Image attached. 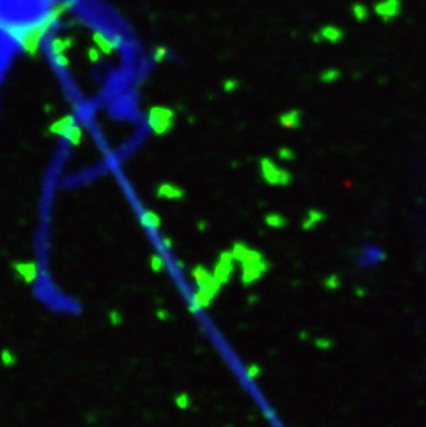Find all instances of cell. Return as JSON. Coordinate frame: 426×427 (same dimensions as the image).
Listing matches in <instances>:
<instances>
[{"label":"cell","instance_id":"1","mask_svg":"<svg viewBox=\"0 0 426 427\" xmlns=\"http://www.w3.org/2000/svg\"><path fill=\"white\" fill-rule=\"evenodd\" d=\"M148 127L154 131L156 136H163L171 133L176 125V112L172 108L156 105L148 109L147 114Z\"/></svg>","mask_w":426,"mask_h":427},{"label":"cell","instance_id":"2","mask_svg":"<svg viewBox=\"0 0 426 427\" xmlns=\"http://www.w3.org/2000/svg\"><path fill=\"white\" fill-rule=\"evenodd\" d=\"M260 173L266 183L273 187H289L292 184V175L287 169L278 166L270 158L260 159Z\"/></svg>","mask_w":426,"mask_h":427},{"label":"cell","instance_id":"3","mask_svg":"<svg viewBox=\"0 0 426 427\" xmlns=\"http://www.w3.org/2000/svg\"><path fill=\"white\" fill-rule=\"evenodd\" d=\"M386 260V252L379 245L367 244L358 254V264L363 268H374L380 266Z\"/></svg>","mask_w":426,"mask_h":427},{"label":"cell","instance_id":"4","mask_svg":"<svg viewBox=\"0 0 426 427\" xmlns=\"http://www.w3.org/2000/svg\"><path fill=\"white\" fill-rule=\"evenodd\" d=\"M374 10L383 21H390L401 13V0H380Z\"/></svg>","mask_w":426,"mask_h":427},{"label":"cell","instance_id":"5","mask_svg":"<svg viewBox=\"0 0 426 427\" xmlns=\"http://www.w3.org/2000/svg\"><path fill=\"white\" fill-rule=\"evenodd\" d=\"M345 39V31L336 25H326L317 33L313 35L314 43H339Z\"/></svg>","mask_w":426,"mask_h":427},{"label":"cell","instance_id":"6","mask_svg":"<svg viewBox=\"0 0 426 427\" xmlns=\"http://www.w3.org/2000/svg\"><path fill=\"white\" fill-rule=\"evenodd\" d=\"M156 197L166 201H181L186 198V191L172 183H162L156 187Z\"/></svg>","mask_w":426,"mask_h":427},{"label":"cell","instance_id":"7","mask_svg":"<svg viewBox=\"0 0 426 427\" xmlns=\"http://www.w3.org/2000/svg\"><path fill=\"white\" fill-rule=\"evenodd\" d=\"M279 125L287 130H296L302 126V112L299 109H289L279 115Z\"/></svg>","mask_w":426,"mask_h":427},{"label":"cell","instance_id":"8","mask_svg":"<svg viewBox=\"0 0 426 427\" xmlns=\"http://www.w3.org/2000/svg\"><path fill=\"white\" fill-rule=\"evenodd\" d=\"M93 40L94 43L100 47V50L104 54H111L112 51L118 50V49H119V43H121V42H119V38L111 39L108 38L107 35L101 33V32H96V33H94Z\"/></svg>","mask_w":426,"mask_h":427},{"label":"cell","instance_id":"9","mask_svg":"<svg viewBox=\"0 0 426 427\" xmlns=\"http://www.w3.org/2000/svg\"><path fill=\"white\" fill-rule=\"evenodd\" d=\"M324 219V214L321 213L320 210H316V209H311L307 212V216L304 219V223H303V227L304 228H311L314 227L317 223H320Z\"/></svg>","mask_w":426,"mask_h":427},{"label":"cell","instance_id":"10","mask_svg":"<svg viewBox=\"0 0 426 427\" xmlns=\"http://www.w3.org/2000/svg\"><path fill=\"white\" fill-rule=\"evenodd\" d=\"M339 77H341V71H339V69L328 68L321 72L320 80H321L323 83H333V82H336Z\"/></svg>","mask_w":426,"mask_h":427},{"label":"cell","instance_id":"11","mask_svg":"<svg viewBox=\"0 0 426 427\" xmlns=\"http://www.w3.org/2000/svg\"><path fill=\"white\" fill-rule=\"evenodd\" d=\"M266 223H267L269 226H271V227H282V226H285L287 220H285V217L281 216V214L270 213L266 216Z\"/></svg>","mask_w":426,"mask_h":427},{"label":"cell","instance_id":"12","mask_svg":"<svg viewBox=\"0 0 426 427\" xmlns=\"http://www.w3.org/2000/svg\"><path fill=\"white\" fill-rule=\"evenodd\" d=\"M351 11H353V16H354L357 21H364V20H367V17H368V8L365 7L364 4H361V3L354 4Z\"/></svg>","mask_w":426,"mask_h":427},{"label":"cell","instance_id":"13","mask_svg":"<svg viewBox=\"0 0 426 427\" xmlns=\"http://www.w3.org/2000/svg\"><path fill=\"white\" fill-rule=\"evenodd\" d=\"M278 158L281 160H284V162H291V160L295 159V151L294 150H291L289 147H281L278 150Z\"/></svg>","mask_w":426,"mask_h":427},{"label":"cell","instance_id":"14","mask_svg":"<svg viewBox=\"0 0 426 427\" xmlns=\"http://www.w3.org/2000/svg\"><path fill=\"white\" fill-rule=\"evenodd\" d=\"M238 87H240V82L234 77H228L223 82V90L226 93L235 92V90H238Z\"/></svg>","mask_w":426,"mask_h":427},{"label":"cell","instance_id":"15","mask_svg":"<svg viewBox=\"0 0 426 427\" xmlns=\"http://www.w3.org/2000/svg\"><path fill=\"white\" fill-rule=\"evenodd\" d=\"M143 220L147 223V224H150V226H152V227L159 226V217H158L154 212H151V210L144 212V214H143Z\"/></svg>","mask_w":426,"mask_h":427},{"label":"cell","instance_id":"16","mask_svg":"<svg viewBox=\"0 0 426 427\" xmlns=\"http://www.w3.org/2000/svg\"><path fill=\"white\" fill-rule=\"evenodd\" d=\"M168 54H169V50H168V47L165 46H158L156 49H155L154 51V60L156 62H162L166 57H168Z\"/></svg>","mask_w":426,"mask_h":427},{"label":"cell","instance_id":"17","mask_svg":"<svg viewBox=\"0 0 426 427\" xmlns=\"http://www.w3.org/2000/svg\"><path fill=\"white\" fill-rule=\"evenodd\" d=\"M89 57H90V60L93 62H97L99 60H100V54H99V51L96 50V49H92L90 51H89Z\"/></svg>","mask_w":426,"mask_h":427}]
</instances>
